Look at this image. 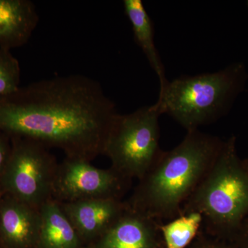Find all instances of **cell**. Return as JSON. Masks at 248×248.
<instances>
[{"label": "cell", "mask_w": 248, "mask_h": 248, "mask_svg": "<svg viewBox=\"0 0 248 248\" xmlns=\"http://www.w3.org/2000/svg\"><path fill=\"white\" fill-rule=\"evenodd\" d=\"M118 113L98 81L69 75L20 86L0 98V130L58 148L66 157L91 161L104 153Z\"/></svg>", "instance_id": "6da1fadb"}, {"label": "cell", "mask_w": 248, "mask_h": 248, "mask_svg": "<svg viewBox=\"0 0 248 248\" xmlns=\"http://www.w3.org/2000/svg\"><path fill=\"white\" fill-rule=\"evenodd\" d=\"M217 137L199 130L187 131L171 151H162L139 180L127 208L159 223L174 219L208 172L223 146Z\"/></svg>", "instance_id": "7a4b0ae2"}, {"label": "cell", "mask_w": 248, "mask_h": 248, "mask_svg": "<svg viewBox=\"0 0 248 248\" xmlns=\"http://www.w3.org/2000/svg\"><path fill=\"white\" fill-rule=\"evenodd\" d=\"M236 141L233 135L223 141L213 166L182 210L200 213L202 226L224 236H234L248 217V170L237 154Z\"/></svg>", "instance_id": "3957f363"}, {"label": "cell", "mask_w": 248, "mask_h": 248, "mask_svg": "<svg viewBox=\"0 0 248 248\" xmlns=\"http://www.w3.org/2000/svg\"><path fill=\"white\" fill-rule=\"evenodd\" d=\"M244 65L235 63L216 73L182 76L160 89L156 104L187 130L215 122L226 115L247 79Z\"/></svg>", "instance_id": "277c9868"}, {"label": "cell", "mask_w": 248, "mask_h": 248, "mask_svg": "<svg viewBox=\"0 0 248 248\" xmlns=\"http://www.w3.org/2000/svg\"><path fill=\"white\" fill-rule=\"evenodd\" d=\"M161 115L156 104L131 113L117 114L103 153L110 159L112 169L130 180L144 177L163 151L159 146Z\"/></svg>", "instance_id": "5b68a950"}, {"label": "cell", "mask_w": 248, "mask_h": 248, "mask_svg": "<svg viewBox=\"0 0 248 248\" xmlns=\"http://www.w3.org/2000/svg\"><path fill=\"white\" fill-rule=\"evenodd\" d=\"M11 138L12 150L0 177V189L4 195L40 208L53 199L59 164L49 149L38 142Z\"/></svg>", "instance_id": "8992f818"}, {"label": "cell", "mask_w": 248, "mask_h": 248, "mask_svg": "<svg viewBox=\"0 0 248 248\" xmlns=\"http://www.w3.org/2000/svg\"><path fill=\"white\" fill-rule=\"evenodd\" d=\"M131 181L112 168L98 169L87 160L66 157L58 165L53 199L60 203L87 199L122 200Z\"/></svg>", "instance_id": "52a82bcc"}, {"label": "cell", "mask_w": 248, "mask_h": 248, "mask_svg": "<svg viewBox=\"0 0 248 248\" xmlns=\"http://www.w3.org/2000/svg\"><path fill=\"white\" fill-rule=\"evenodd\" d=\"M60 204L79 237L87 239L100 237L126 209L125 202L115 199H87Z\"/></svg>", "instance_id": "ba28073f"}, {"label": "cell", "mask_w": 248, "mask_h": 248, "mask_svg": "<svg viewBox=\"0 0 248 248\" xmlns=\"http://www.w3.org/2000/svg\"><path fill=\"white\" fill-rule=\"evenodd\" d=\"M160 223L127 208L99 237L96 248H156L161 236Z\"/></svg>", "instance_id": "9c48e42d"}, {"label": "cell", "mask_w": 248, "mask_h": 248, "mask_svg": "<svg viewBox=\"0 0 248 248\" xmlns=\"http://www.w3.org/2000/svg\"><path fill=\"white\" fill-rule=\"evenodd\" d=\"M40 229L39 208L0 196V236L11 246L27 248L38 242Z\"/></svg>", "instance_id": "30bf717a"}, {"label": "cell", "mask_w": 248, "mask_h": 248, "mask_svg": "<svg viewBox=\"0 0 248 248\" xmlns=\"http://www.w3.org/2000/svg\"><path fill=\"white\" fill-rule=\"evenodd\" d=\"M39 19L30 0H0V48L11 50L27 44Z\"/></svg>", "instance_id": "8fae6325"}, {"label": "cell", "mask_w": 248, "mask_h": 248, "mask_svg": "<svg viewBox=\"0 0 248 248\" xmlns=\"http://www.w3.org/2000/svg\"><path fill=\"white\" fill-rule=\"evenodd\" d=\"M41 248H78L79 236L60 203L51 199L39 208Z\"/></svg>", "instance_id": "7c38bea8"}, {"label": "cell", "mask_w": 248, "mask_h": 248, "mask_svg": "<svg viewBox=\"0 0 248 248\" xmlns=\"http://www.w3.org/2000/svg\"><path fill=\"white\" fill-rule=\"evenodd\" d=\"M124 11L131 24L134 39L159 78L160 89L167 84L165 68L155 42V29L141 0H124Z\"/></svg>", "instance_id": "4fadbf2b"}, {"label": "cell", "mask_w": 248, "mask_h": 248, "mask_svg": "<svg viewBox=\"0 0 248 248\" xmlns=\"http://www.w3.org/2000/svg\"><path fill=\"white\" fill-rule=\"evenodd\" d=\"M203 217L196 212L183 213L174 219L160 223L165 248H185L198 234Z\"/></svg>", "instance_id": "5bb4252c"}, {"label": "cell", "mask_w": 248, "mask_h": 248, "mask_svg": "<svg viewBox=\"0 0 248 248\" xmlns=\"http://www.w3.org/2000/svg\"><path fill=\"white\" fill-rule=\"evenodd\" d=\"M19 62L11 50L0 48V98L12 94L20 88Z\"/></svg>", "instance_id": "9a60e30c"}, {"label": "cell", "mask_w": 248, "mask_h": 248, "mask_svg": "<svg viewBox=\"0 0 248 248\" xmlns=\"http://www.w3.org/2000/svg\"><path fill=\"white\" fill-rule=\"evenodd\" d=\"M12 150V141L8 134L0 130V177L6 167Z\"/></svg>", "instance_id": "2e32d148"}, {"label": "cell", "mask_w": 248, "mask_h": 248, "mask_svg": "<svg viewBox=\"0 0 248 248\" xmlns=\"http://www.w3.org/2000/svg\"><path fill=\"white\" fill-rule=\"evenodd\" d=\"M234 236H238L242 240L244 244H246V248H248V217L243 222Z\"/></svg>", "instance_id": "e0dca14e"}, {"label": "cell", "mask_w": 248, "mask_h": 248, "mask_svg": "<svg viewBox=\"0 0 248 248\" xmlns=\"http://www.w3.org/2000/svg\"><path fill=\"white\" fill-rule=\"evenodd\" d=\"M243 163H244L246 169L248 170V158H247V159H243Z\"/></svg>", "instance_id": "ac0fdd59"}, {"label": "cell", "mask_w": 248, "mask_h": 248, "mask_svg": "<svg viewBox=\"0 0 248 248\" xmlns=\"http://www.w3.org/2000/svg\"><path fill=\"white\" fill-rule=\"evenodd\" d=\"M205 248H222L219 247V246H210V247H207Z\"/></svg>", "instance_id": "d6986e66"}, {"label": "cell", "mask_w": 248, "mask_h": 248, "mask_svg": "<svg viewBox=\"0 0 248 248\" xmlns=\"http://www.w3.org/2000/svg\"><path fill=\"white\" fill-rule=\"evenodd\" d=\"M2 195V192H1V189H0V196Z\"/></svg>", "instance_id": "ffe728a7"}, {"label": "cell", "mask_w": 248, "mask_h": 248, "mask_svg": "<svg viewBox=\"0 0 248 248\" xmlns=\"http://www.w3.org/2000/svg\"><path fill=\"white\" fill-rule=\"evenodd\" d=\"M247 5H248V1H247Z\"/></svg>", "instance_id": "44dd1931"}]
</instances>
